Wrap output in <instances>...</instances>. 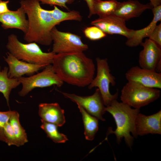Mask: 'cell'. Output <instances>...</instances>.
Segmentation results:
<instances>
[{
    "mask_svg": "<svg viewBox=\"0 0 161 161\" xmlns=\"http://www.w3.org/2000/svg\"><path fill=\"white\" fill-rule=\"evenodd\" d=\"M52 65L63 82L72 85L84 87L94 78L95 69L93 61L83 52L56 54Z\"/></svg>",
    "mask_w": 161,
    "mask_h": 161,
    "instance_id": "obj_1",
    "label": "cell"
},
{
    "mask_svg": "<svg viewBox=\"0 0 161 161\" xmlns=\"http://www.w3.org/2000/svg\"><path fill=\"white\" fill-rule=\"evenodd\" d=\"M38 0H21V6L28 18V26L24 39L28 43L34 42L45 46L52 42L51 35L56 25L49 10L43 9Z\"/></svg>",
    "mask_w": 161,
    "mask_h": 161,
    "instance_id": "obj_2",
    "label": "cell"
},
{
    "mask_svg": "<svg viewBox=\"0 0 161 161\" xmlns=\"http://www.w3.org/2000/svg\"><path fill=\"white\" fill-rule=\"evenodd\" d=\"M105 110L110 113L115 120L116 128L113 131L111 127L108 129L107 136L114 134L116 141L120 144L123 138L126 145L131 148L134 137L137 136L135 129V121L140 109L132 108L131 107L117 100H114L109 106H106Z\"/></svg>",
    "mask_w": 161,
    "mask_h": 161,
    "instance_id": "obj_3",
    "label": "cell"
},
{
    "mask_svg": "<svg viewBox=\"0 0 161 161\" xmlns=\"http://www.w3.org/2000/svg\"><path fill=\"white\" fill-rule=\"evenodd\" d=\"M6 47L10 53L19 60L46 66L52 64L56 54L52 51L43 52L37 43L34 42L22 43L14 34L8 36Z\"/></svg>",
    "mask_w": 161,
    "mask_h": 161,
    "instance_id": "obj_4",
    "label": "cell"
},
{
    "mask_svg": "<svg viewBox=\"0 0 161 161\" xmlns=\"http://www.w3.org/2000/svg\"><path fill=\"white\" fill-rule=\"evenodd\" d=\"M160 94L159 89L128 81L121 90L120 99L121 102L134 108L140 109L158 99Z\"/></svg>",
    "mask_w": 161,
    "mask_h": 161,
    "instance_id": "obj_5",
    "label": "cell"
},
{
    "mask_svg": "<svg viewBox=\"0 0 161 161\" xmlns=\"http://www.w3.org/2000/svg\"><path fill=\"white\" fill-rule=\"evenodd\" d=\"M97 74L90 83L88 86L91 89L94 87L99 89L106 106L110 105L114 100H117L118 92L113 95L110 92V86H114L116 84L115 78L111 73V70L107 58H96Z\"/></svg>",
    "mask_w": 161,
    "mask_h": 161,
    "instance_id": "obj_6",
    "label": "cell"
},
{
    "mask_svg": "<svg viewBox=\"0 0 161 161\" xmlns=\"http://www.w3.org/2000/svg\"><path fill=\"white\" fill-rule=\"evenodd\" d=\"M18 79L22 85L19 95L24 97L34 89L56 85L61 87L64 82L54 71L52 64L46 66L43 71L28 77H21Z\"/></svg>",
    "mask_w": 161,
    "mask_h": 161,
    "instance_id": "obj_7",
    "label": "cell"
},
{
    "mask_svg": "<svg viewBox=\"0 0 161 161\" xmlns=\"http://www.w3.org/2000/svg\"><path fill=\"white\" fill-rule=\"evenodd\" d=\"M53 44L52 52L55 54L83 52L88 48L81 37L69 32L58 30L55 27L51 31Z\"/></svg>",
    "mask_w": 161,
    "mask_h": 161,
    "instance_id": "obj_8",
    "label": "cell"
},
{
    "mask_svg": "<svg viewBox=\"0 0 161 161\" xmlns=\"http://www.w3.org/2000/svg\"><path fill=\"white\" fill-rule=\"evenodd\" d=\"M66 98L80 106L98 120L104 121L103 115L106 112L105 106L99 90L97 88L92 95L80 96L74 94L61 92Z\"/></svg>",
    "mask_w": 161,
    "mask_h": 161,
    "instance_id": "obj_9",
    "label": "cell"
},
{
    "mask_svg": "<svg viewBox=\"0 0 161 161\" xmlns=\"http://www.w3.org/2000/svg\"><path fill=\"white\" fill-rule=\"evenodd\" d=\"M125 21L114 15L99 17L91 22L106 34H118L123 35L127 39L132 36L134 30L128 28Z\"/></svg>",
    "mask_w": 161,
    "mask_h": 161,
    "instance_id": "obj_10",
    "label": "cell"
},
{
    "mask_svg": "<svg viewBox=\"0 0 161 161\" xmlns=\"http://www.w3.org/2000/svg\"><path fill=\"white\" fill-rule=\"evenodd\" d=\"M128 81L135 82L144 86L158 89L161 88V73L134 66L125 74Z\"/></svg>",
    "mask_w": 161,
    "mask_h": 161,
    "instance_id": "obj_11",
    "label": "cell"
},
{
    "mask_svg": "<svg viewBox=\"0 0 161 161\" xmlns=\"http://www.w3.org/2000/svg\"><path fill=\"white\" fill-rule=\"evenodd\" d=\"M140 45L143 48L139 54V66L143 69L155 71L157 64L161 59V48L149 38L146 39Z\"/></svg>",
    "mask_w": 161,
    "mask_h": 161,
    "instance_id": "obj_12",
    "label": "cell"
},
{
    "mask_svg": "<svg viewBox=\"0 0 161 161\" xmlns=\"http://www.w3.org/2000/svg\"><path fill=\"white\" fill-rule=\"evenodd\" d=\"M137 136L148 134H161V110L152 115L146 116L140 112L135 121Z\"/></svg>",
    "mask_w": 161,
    "mask_h": 161,
    "instance_id": "obj_13",
    "label": "cell"
},
{
    "mask_svg": "<svg viewBox=\"0 0 161 161\" xmlns=\"http://www.w3.org/2000/svg\"><path fill=\"white\" fill-rule=\"evenodd\" d=\"M4 59L9 66L7 75L10 78H18L24 75H32L46 66L21 61L9 52Z\"/></svg>",
    "mask_w": 161,
    "mask_h": 161,
    "instance_id": "obj_14",
    "label": "cell"
},
{
    "mask_svg": "<svg viewBox=\"0 0 161 161\" xmlns=\"http://www.w3.org/2000/svg\"><path fill=\"white\" fill-rule=\"evenodd\" d=\"M23 7H20L16 10H10L0 14V22L4 29L15 28L19 29L25 34L28 30V21Z\"/></svg>",
    "mask_w": 161,
    "mask_h": 161,
    "instance_id": "obj_15",
    "label": "cell"
},
{
    "mask_svg": "<svg viewBox=\"0 0 161 161\" xmlns=\"http://www.w3.org/2000/svg\"><path fill=\"white\" fill-rule=\"evenodd\" d=\"M153 7L150 2L146 4L141 3L137 0H128L119 2L116 10L113 15L125 21L140 16L144 11Z\"/></svg>",
    "mask_w": 161,
    "mask_h": 161,
    "instance_id": "obj_16",
    "label": "cell"
},
{
    "mask_svg": "<svg viewBox=\"0 0 161 161\" xmlns=\"http://www.w3.org/2000/svg\"><path fill=\"white\" fill-rule=\"evenodd\" d=\"M64 113L57 103H41L38 106V113L41 120L58 127L62 126L65 123Z\"/></svg>",
    "mask_w": 161,
    "mask_h": 161,
    "instance_id": "obj_17",
    "label": "cell"
},
{
    "mask_svg": "<svg viewBox=\"0 0 161 161\" xmlns=\"http://www.w3.org/2000/svg\"><path fill=\"white\" fill-rule=\"evenodd\" d=\"M153 18L149 24L142 29L134 30L132 36L128 39L126 44L129 47H135L140 45L144 38L148 37L157 25L161 20V5L153 7L152 9Z\"/></svg>",
    "mask_w": 161,
    "mask_h": 161,
    "instance_id": "obj_18",
    "label": "cell"
},
{
    "mask_svg": "<svg viewBox=\"0 0 161 161\" xmlns=\"http://www.w3.org/2000/svg\"><path fill=\"white\" fill-rule=\"evenodd\" d=\"M8 68L4 67L1 70L0 66V93L5 98L7 105L9 106V96L12 90L16 88L20 84L18 78H10L7 75Z\"/></svg>",
    "mask_w": 161,
    "mask_h": 161,
    "instance_id": "obj_19",
    "label": "cell"
},
{
    "mask_svg": "<svg viewBox=\"0 0 161 161\" xmlns=\"http://www.w3.org/2000/svg\"><path fill=\"white\" fill-rule=\"evenodd\" d=\"M77 105L82 115L85 138L87 140H92L98 129V119L91 115L80 106Z\"/></svg>",
    "mask_w": 161,
    "mask_h": 161,
    "instance_id": "obj_20",
    "label": "cell"
},
{
    "mask_svg": "<svg viewBox=\"0 0 161 161\" xmlns=\"http://www.w3.org/2000/svg\"><path fill=\"white\" fill-rule=\"evenodd\" d=\"M116 0H93V10L94 14L99 17L113 15L118 5Z\"/></svg>",
    "mask_w": 161,
    "mask_h": 161,
    "instance_id": "obj_21",
    "label": "cell"
},
{
    "mask_svg": "<svg viewBox=\"0 0 161 161\" xmlns=\"http://www.w3.org/2000/svg\"><path fill=\"white\" fill-rule=\"evenodd\" d=\"M49 12L56 25L64 21L74 20L80 21L82 20V17L79 12L75 10L67 12L63 11L55 5H54V9L49 10Z\"/></svg>",
    "mask_w": 161,
    "mask_h": 161,
    "instance_id": "obj_22",
    "label": "cell"
},
{
    "mask_svg": "<svg viewBox=\"0 0 161 161\" xmlns=\"http://www.w3.org/2000/svg\"><path fill=\"white\" fill-rule=\"evenodd\" d=\"M19 117L18 112L13 111L10 117L9 122L20 146L27 142L28 140L25 131L20 123Z\"/></svg>",
    "mask_w": 161,
    "mask_h": 161,
    "instance_id": "obj_23",
    "label": "cell"
},
{
    "mask_svg": "<svg viewBox=\"0 0 161 161\" xmlns=\"http://www.w3.org/2000/svg\"><path fill=\"white\" fill-rule=\"evenodd\" d=\"M41 128L47 134V137L56 143H65L68 139L66 136L60 133L58 130V126L50 123L41 120Z\"/></svg>",
    "mask_w": 161,
    "mask_h": 161,
    "instance_id": "obj_24",
    "label": "cell"
},
{
    "mask_svg": "<svg viewBox=\"0 0 161 161\" xmlns=\"http://www.w3.org/2000/svg\"><path fill=\"white\" fill-rule=\"evenodd\" d=\"M83 32L86 37L92 41L99 40L106 36V34L95 26L86 28Z\"/></svg>",
    "mask_w": 161,
    "mask_h": 161,
    "instance_id": "obj_25",
    "label": "cell"
},
{
    "mask_svg": "<svg viewBox=\"0 0 161 161\" xmlns=\"http://www.w3.org/2000/svg\"><path fill=\"white\" fill-rule=\"evenodd\" d=\"M3 133L6 140L5 143L8 146L14 145L19 146L9 121L4 126Z\"/></svg>",
    "mask_w": 161,
    "mask_h": 161,
    "instance_id": "obj_26",
    "label": "cell"
},
{
    "mask_svg": "<svg viewBox=\"0 0 161 161\" xmlns=\"http://www.w3.org/2000/svg\"><path fill=\"white\" fill-rule=\"evenodd\" d=\"M13 111L6 112L0 111V141L5 143L6 140L4 134V126L9 121L10 117Z\"/></svg>",
    "mask_w": 161,
    "mask_h": 161,
    "instance_id": "obj_27",
    "label": "cell"
},
{
    "mask_svg": "<svg viewBox=\"0 0 161 161\" xmlns=\"http://www.w3.org/2000/svg\"><path fill=\"white\" fill-rule=\"evenodd\" d=\"M148 37L161 48V23L156 25Z\"/></svg>",
    "mask_w": 161,
    "mask_h": 161,
    "instance_id": "obj_28",
    "label": "cell"
},
{
    "mask_svg": "<svg viewBox=\"0 0 161 161\" xmlns=\"http://www.w3.org/2000/svg\"><path fill=\"white\" fill-rule=\"evenodd\" d=\"M42 4H47L51 6L58 5L68 10L66 6L67 4H70L73 3L75 0H38Z\"/></svg>",
    "mask_w": 161,
    "mask_h": 161,
    "instance_id": "obj_29",
    "label": "cell"
},
{
    "mask_svg": "<svg viewBox=\"0 0 161 161\" xmlns=\"http://www.w3.org/2000/svg\"><path fill=\"white\" fill-rule=\"evenodd\" d=\"M9 2V0L3 1L0 0V14L4 13L10 11L8 7V4Z\"/></svg>",
    "mask_w": 161,
    "mask_h": 161,
    "instance_id": "obj_30",
    "label": "cell"
},
{
    "mask_svg": "<svg viewBox=\"0 0 161 161\" xmlns=\"http://www.w3.org/2000/svg\"><path fill=\"white\" fill-rule=\"evenodd\" d=\"M86 3L89 10L88 18H90L93 15H94L93 10V0H83Z\"/></svg>",
    "mask_w": 161,
    "mask_h": 161,
    "instance_id": "obj_31",
    "label": "cell"
},
{
    "mask_svg": "<svg viewBox=\"0 0 161 161\" xmlns=\"http://www.w3.org/2000/svg\"><path fill=\"white\" fill-rule=\"evenodd\" d=\"M153 7L161 5V0H149Z\"/></svg>",
    "mask_w": 161,
    "mask_h": 161,
    "instance_id": "obj_32",
    "label": "cell"
},
{
    "mask_svg": "<svg viewBox=\"0 0 161 161\" xmlns=\"http://www.w3.org/2000/svg\"><path fill=\"white\" fill-rule=\"evenodd\" d=\"M155 71L157 73H161V59L157 64Z\"/></svg>",
    "mask_w": 161,
    "mask_h": 161,
    "instance_id": "obj_33",
    "label": "cell"
}]
</instances>
